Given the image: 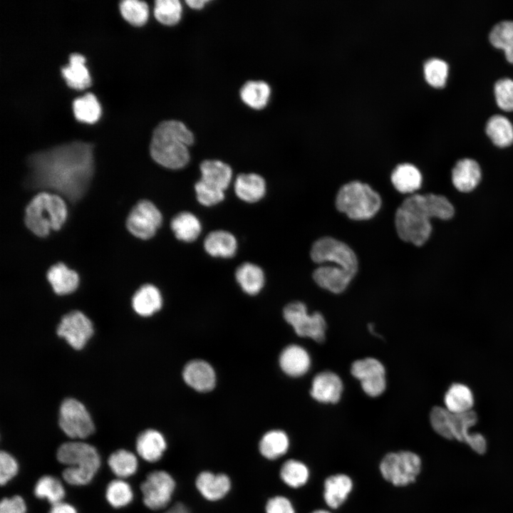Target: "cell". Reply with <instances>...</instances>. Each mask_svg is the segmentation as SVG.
I'll return each instance as SVG.
<instances>
[{
	"label": "cell",
	"instance_id": "ee69618b",
	"mask_svg": "<svg viewBox=\"0 0 513 513\" xmlns=\"http://www.w3.org/2000/svg\"><path fill=\"white\" fill-rule=\"evenodd\" d=\"M120 9L123 18L135 26H142L148 19V6L142 1L124 0L120 4Z\"/></svg>",
	"mask_w": 513,
	"mask_h": 513
},
{
	"label": "cell",
	"instance_id": "f5cc1de1",
	"mask_svg": "<svg viewBox=\"0 0 513 513\" xmlns=\"http://www.w3.org/2000/svg\"><path fill=\"white\" fill-rule=\"evenodd\" d=\"M48 513H78L76 509L69 503L61 502L51 505Z\"/></svg>",
	"mask_w": 513,
	"mask_h": 513
},
{
	"label": "cell",
	"instance_id": "f546056e",
	"mask_svg": "<svg viewBox=\"0 0 513 513\" xmlns=\"http://www.w3.org/2000/svg\"><path fill=\"white\" fill-rule=\"evenodd\" d=\"M62 76L68 86L82 90L90 85V77L85 66V58L78 53L70 56L69 64L61 68Z\"/></svg>",
	"mask_w": 513,
	"mask_h": 513
},
{
	"label": "cell",
	"instance_id": "9f6ffc18",
	"mask_svg": "<svg viewBox=\"0 0 513 513\" xmlns=\"http://www.w3.org/2000/svg\"><path fill=\"white\" fill-rule=\"evenodd\" d=\"M311 513H330V512L328 511H326V510H316Z\"/></svg>",
	"mask_w": 513,
	"mask_h": 513
},
{
	"label": "cell",
	"instance_id": "f35d334b",
	"mask_svg": "<svg viewBox=\"0 0 513 513\" xmlns=\"http://www.w3.org/2000/svg\"><path fill=\"white\" fill-rule=\"evenodd\" d=\"M489 41L494 47L502 49L507 61L513 63V21L497 24L490 31Z\"/></svg>",
	"mask_w": 513,
	"mask_h": 513
},
{
	"label": "cell",
	"instance_id": "8992f818",
	"mask_svg": "<svg viewBox=\"0 0 513 513\" xmlns=\"http://www.w3.org/2000/svg\"><path fill=\"white\" fill-rule=\"evenodd\" d=\"M382 204L380 195L368 184L351 181L338 191L336 207L353 220H366L373 217Z\"/></svg>",
	"mask_w": 513,
	"mask_h": 513
},
{
	"label": "cell",
	"instance_id": "9c48e42d",
	"mask_svg": "<svg viewBox=\"0 0 513 513\" xmlns=\"http://www.w3.org/2000/svg\"><path fill=\"white\" fill-rule=\"evenodd\" d=\"M58 425L72 439H84L95 431L91 416L84 405L74 398H66L59 408Z\"/></svg>",
	"mask_w": 513,
	"mask_h": 513
},
{
	"label": "cell",
	"instance_id": "30bf717a",
	"mask_svg": "<svg viewBox=\"0 0 513 513\" xmlns=\"http://www.w3.org/2000/svg\"><path fill=\"white\" fill-rule=\"evenodd\" d=\"M283 315L299 336L311 338L318 343L325 340L326 323L321 313L309 315L304 303L294 301L284 308Z\"/></svg>",
	"mask_w": 513,
	"mask_h": 513
},
{
	"label": "cell",
	"instance_id": "ba28073f",
	"mask_svg": "<svg viewBox=\"0 0 513 513\" xmlns=\"http://www.w3.org/2000/svg\"><path fill=\"white\" fill-rule=\"evenodd\" d=\"M420 467L419 456L409 451L388 453L380 464V471L383 478L399 487L414 482Z\"/></svg>",
	"mask_w": 513,
	"mask_h": 513
},
{
	"label": "cell",
	"instance_id": "60d3db41",
	"mask_svg": "<svg viewBox=\"0 0 513 513\" xmlns=\"http://www.w3.org/2000/svg\"><path fill=\"white\" fill-rule=\"evenodd\" d=\"M105 497L111 507L121 508L133 501V492L129 483L123 479L117 478L107 484Z\"/></svg>",
	"mask_w": 513,
	"mask_h": 513
},
{
	"label": "cell",
	"instance_id": "bcb514c9",
	"mask_svg": "<svg viewBox=\"0 0 513 513\" xmlns=\"http://www.w3.org/2000/svg\"><path fill=\"white\" fill-rule=\"evenodd\" d=\"M195 190L198 202L204 206H212L222 202L224 198V191L213 187L200 180L195 185Z\"/></svg>",
	"mask_w": 513,
	"mask_h": 513
},
{
	"label": "cell",
	"instance_id": "db71d44e",
	"mask_svg": "<svg viewBox=\"0 0 513 513\" xmlns=\"http://www.w3.org/2000/svg\"><path fill=\"white\" fill-rule=\"evenodd\" d=\"M164 513H190L187 507L182 502L175 504Z\"/></svg>",
	"mask_w": 513,
	"mask_h": 513
},
{
	"label": "cell",
	"instance_id": "5bb4252c",
	"mask_svg": "<svg viewBox=\"0 0 513 513\" xmlns=\"http://www.w3.org/2000/svg\"><path fill=\"white\" fill-rule=\"evenodd\" d=\"M57 335L74 349H82L93 333L90 320L82 312L73 311L64 315L59 323Z\"/></svg>",
	"mask_w": 513,
	"mask_h": 513
},
{
	"label": "cell",
	"instance_id": "1f68e13d",
	"mask_svg": "<svg viewBox=\"0 0 513 513\" xmlns=\"http://www.w3.org/2000/svg\"><path fill=\"white\" fill-rule=\"evenodd\" d=\"M170 226L176 238L185 242L196 240L202 230L199 219L190 212H181L176 214L172 219Z\"/></svg>",
	"mask_w": 513,
	"mask_h": 513
},
{
	"label": "cell",
	"instance_id": "6da1fadb",
	"mask_svg": "<svg viewBox=\"0 0 513 513\" xmlns=\"http://www.w3.org/2000/svg\"><path fill=\"white\" fill-rule=\"evenodd\" d=\"M29 187L53 190L70 201L80 200L93 176V147L76 141L36 152L28 158Z\"/></svg>",
	"mask_w": 513,
	"mask_h": 513
},
{
	"label": "cell",
	"instance_id": "c3c4849f",
	"mask_svg": "<svg viewBox=\"0 0 513 513\" xmlns=\"http://www.w3.org/2000/svg\"><path fill=\"white\" fill-rule=\"evenodd\" d=\"M451 413L446 408L435 406L430 414V420L433 430L442 437L451 440L450 423Z\"/></svg>",
	"mask_w": 513,
	"mask_h": 513
},
{
	"label": "cell",
	"instance_id": "8fae6325",
	"mask_svg": "<svg viewBox=\"0 0 513 513\" xmlns=\"http://www.w3.org/2000/svg\"><path fill=\"white\" fill-rule=\"evenodd\" d=\"M175 485L173 477L167 472L155 470L150 472L140 487L144 504L152 510L166 507L172 499Z\"/></svg>",
	"mask_w": 513,
	"mask_h": 513
},
{
	"label": "cell",
	"instance_id": "2e32d148",
	"mask_svg": "<svg viewBox=\"0 0 513 513\" xmlns=\"http://www.w3.org/2000/svg\"><path fill=\"white\" fill-rule=\"evenodd\" d=\"M342 391L340 377L331 371H323L314 378L310 394L318 402L336 403L340 400Z\"/></svg>",
	"mask_w": 513,
	"mask_h": 513
},
{
	"label": "cell",
	"instance_id": "4dcf8cb0",
	"mask_svg": "<svg viewBox=\"0 0 513 513\" xmlns=\"http://www.w3.org/2000/svg\"><path fill=\"white\" fill-rule=\"evenodd\" d=\"M445 408L452 413H462L472 410L474 396L470 388L462 383H453L444 397Z\"/></svg>",
	"mask_w": 513,
	"mask_h": 513
},
{
	"label": "cell",
	"instance_id": "277c9868",
	"mask_svg": "<svg viewBox=\"0 0 513 513\" xmlns=\"http://www.w3.org/2000/svg\"><path fill=\"white\" fill-rule=\"evenodd\" d=\"M56 459L66 468L63 480L68 484L83 486L89 484L100 469L101 459L97 449L82 441H68L57 449Z\"/></svg>",
	"mask_w": 513,
	"mask_h": 513
},
{
	"label": "cell",
	"instance_id": "d6986e66",
	"mask_svg": "<svg viewBox=\"0 0 513 513\" xmlns=\"http://www.w3.org/2000/svg\"><path fill=\"white\" fill-rule=\"evenodd\" d=\"M195 485L204 498L209 501H217L222 499L229 492L231 488V481L225 474H214L209 471H204L197 475Z\"/></svg>",
	"mask_w": 513,
	"mask_h": 513
},
{
	"label": "cell",
	"instance_id": "4fadbf2b",
	"mask_svg": "<svg viewBox=\"0 0 513 513\" xmlns=\"http://www.w3.org/2000/svg\"><path fill=\"white\" fill-rule=\"evenodd\" d=\"M351 373L360 380L362 389L369 396L377 397L386 388L385 368L375 358H366L354 361Z\"/></svg>",
	"mask_w": 513,
	"mask_h": 513
},
{
	"label": "cell",
	"instance_id": "5b68a950",
	"mask_svg": "<svg viewBox=\"0 0 513 513\" xmlns=\"http://www.w3.org/2000/svg\"><path fill=\"white\" fill-rule=\"evenodd\" d=\"M66 217V205L60 196L41 192L26 207L24 221L33 234L46 237L51 229H59Z\"/></svg>",
	"mask_w": 513,
	"mask_h": 513
},
{
	"label": "cell",
	"instance_id": "f907efd6",
	"mask_svg": "<svg viewBox=\"0 0 513 513\" xmlns=\"http://www.w3.org/2000/svg\"><path fill=\"white\" fill-rule=\"evenodd\" d=\"M26 511L25 500L20 495L4 497L0 502V513H26Z\"/></svg>",
	"mask_w": 513,
	"mask_h": 513
},
{
	"label": "cell",
	"instance_id": "f6af8a7d",
	"mask_svg": "<svg viewBox=\"0 0 513 513\" xmlns=\"http://www.w3.org/2000/svg\"><path fill=\"white\" fill-rule=\"evenodd\" d=\"M426 81L432 86L440 88L445 86L448 74V65L437 58H431L424 64Z\"/></svg>",
	"mask_w": 513,
	"mask_h": 513
},
{
	"label": "cell",
	"instance_id": "7bdbcfd3",
	"mask_svg": "<svg viewBox=\"0 0 513 513\" xmlns=\"http://www.w3.org/2000/svg\"><path fill=\"white\" fill-rule=\"evenodd\" d=\"M182 6L178 0H157L155 2L154 14L161 24L172 26L181 19Z\"/></svg>",
	"mask_w": 513,
	"mask_h": 513
},
{
	"label": "cell",
	"instance_id": "d4e9b609",
	"mask_svg": "<svg viewBox=\"0 0 513 513\" xmlns=\"http://www.w3.org/2000/svg\"><path fill=\"white\" fill-rule=\"evenodd\" d=\"M201 180L224 191L232 178V170L229 165L217 160H204L200 166Z\"/></svg>",
	"mask_w": 513,
	"mask_h": 513
},
{
	"label": "cell",
	"instance_id": "7402d4cb",
	"mask_svg": "<svg viewBox=\"0 0 513 513\" xmlns=\"http://www.w3.org/2000/svg\"><path fill=\"white\" fill-rule=\"evenodd\" d=\"M279 364L282 370L289 376L299 377L304 375L311 366L308 352L298 345L286 346L281 353Z\"/></svg>",
	"mask_w": 513,
	"mask_h": 513
},
{
	"label": "cell",
	"instance_id": "3957f363",
	"mask_svg": "<svg viewBox=\"0 0 513 513\" xmlns=\"http://www.w3.org/2000/svg\"><path fill=\"white\" fill-rule=\"evenodd\" d=\"M194 142V135L186 125L177 120L161 122L154 130L150 152L159 165L172 170L184 167L189 162L188 147Z\"/></svg>",
	"mask_w": 513,
	"mask_h": 513
},
{
	"label": "cell",
	"instance_id": "681fc988",
	"mask_svg": "<svg viewBox=\"0 0 513 513\" xmlns=\"http://www.w3.org/2000/svg\"><path fill=\"white\" fill-rule=\"evenodd\" d=\"M19 463L16 459L9 452L1 450L0 452V484L1 486L6 484L19 472Z\"/></svg>",
	"mask_w": 513,
	"mask_h": 513
},
{
	"label": "cell",
	"instance_id": "e575fe53",
	"mask_svg": "<svg viewBox=\"0 0 513 513\" xmlns=\"http://www.w3.org/2000/svg\"><path fill=\"white\" fill-rule=\"evenodd\" d=\"M108 465L112 472L119 479L133 475L138 467L136 455L125 449L113 452L108 458Z\"/></svg>",
	"mask_w": 513,
	"mask_h": 513
},
{
	"label": "cell",
	"instance_id": "4316f807",
	"mask_svg": "<svg viewBox=\"0 0 513 513\" xmlns=\"http://www.w3.org/2000/svg\"><path fill=\"white\" fill-rule=\"evenodd\" d=\"M162 304L159 289L152 284H145L138 289L132 299L134 311L141 316H150L158 311Z\"/></svg>",
	"mask_w": 513,
	"mask_h": 513
},
{
	"label": "cell",
	"instance_id": "44dd1931",
	"mask_svg": "<svg viewBox=\"0 0 513 513\" xmlns=\"http://www.w3.org/2000/svg\"><path fill=\"white\" fill-rule=\"evenodd\" d=\"M135 448L138 455L149 462L161 459L167 448L166 440L161 432L154 429H147L137 437Z\"/></svg>",
	"mask_w": 513,
	"mask_h": 513
},
{
	"label": "cell",
	"instance_id": "7dc6e473",
	"mask_svg": "<svg viewBox=\"0 0 513 513\" xmlns=\"http://www.w3.org/2000/svg\"><path fill=\"white\" fill-rule=\"evenodd\" d=\"M494 95L500 108L513 110V80L507 78L498 80L494 85Z\"/></svg>",
	"mask_w": 513,
	"mask_h": 513
},
{
	"label": "cell",
	"instance_id": "836d02e7",
	"mask_svg": "<svg viewBox=\"0 0 513 513\" xmlns=\"http://www.w3.org/2000/svg\"><path fill=\"white\" fill-rule=\"evenodd\" d=\"M289 447V440L280 430H273L266 432L259 443L261 455L268 460H276L286 453Z\"/></svg>",
	"mask_w": 513,
	"mask_h": 513
},
{
	"label": "cell",
	"instance_id": "9a60e30c",
	"mask_svg": "<svg viewBox=\"0 0 513 513\" xmlns=\"http://www.w3.org/2000/svg\"><path fill=\"white\" fill-rule=\"evenodd\" d=\"M477 420L476 413L470 410L462 413H451L450 431L451 440L455 439L465 442L477 453H484L486 450V440L480 433H471L469 429L475 425Z\"/></svg>",
	"mask_w": 513,
	"mask_h": 513
},
{
	"label": "cell",
	"instance_id": "d6a6232c",
	"mask_svg": "<svg viewBox=\"0 0 513 513\" xmlns=\"http://www.w3.org/2000/svg\"><path fill=\"white\" fill-rule=\"evenodd\" d=\"M235 277L242 290L249 295L258 294L264 284L263 270L250 262L242 264L236 270Z\"/></svg>",
	"mask_w": 513,
	"mask_h": 513
},
{
	"label": "cell",
	"instance_id": "ac0fdd59",
	"mask_svg": "<svg viewBox=\"0 0 513 513\" xmlns=\"http://www.w3.org/2000/svg\"><path fill=\"white\" fill-rule=\"evenodd\" d=\"M182 375L185 383L197 391H209L215 385L214 370L207 362L202 360H193L187 363Z\"/></svg>",
	"mask_w": 513,
	"mask_h": 513
},
{
	"label": "cell",
	"instance_id": "816d5d0a",
	"mask_svg": "<svg viewBox=\"0 0 513 513\" xmlns=\"http://www.w3.org/2000/svg\"><path fill=\"white\" fill-rule=\"evenodd\" d=\"M266 513H296L291 502L285 497L270 498L265 506Z\"/></svg>",
	"mask_w": 513,
	"mask_h": 513
},
{
	"label": "cell",
	"instance_id": "d590c367",
	"mask_svg": "<svg viewBox=\"0 0 513 513\" xmlns=\"http://www.w3.org/2000/svg\"><path fill=\"white\" fill-rule=\"evenodd\" d=\"M486 133L492 142L499 147H508L513 142V125L503 115L492 116L487 123Z\"/></svg>",
	"mask_w": 513,
	"mask_h": 513
},
{
	"label": "cell",
	"instance_id": "52a82bcc",
	"mask_svg": "<svg viewBox=\"0 0 513 513\" xmlns=\"http://www.w3.org/2000/svg\"><path fill=\"white\" fill-rule=\"evenodd\" d=\"M310 256L316 264L333 263L356 276L358 261L353 250L346 243L331 237H323L311 246Z\"/></svg>",
	"mask_w": 513,
	"mask_h": 513
},
{
	"label": "cell",
	"instance_id": "cb8c5ba5",
	"mask_svg": "<svg viewBox=\"0 0 513 513\" xmlns=\"http://www.w3.org/2000/svg\"><path fill=\"white\" fill-rule=\"evenodd\" d=\"M204 248L212 256L230 258L237 252V242L232 233L225 230H215L209 233L204 239Z\"/></svg>",
	"mask_w": 513,
	"mask_h": 513
},
{
	"label": "cell",
	"instance_id": "b9f144b4",
	"mask_svg": "<svg viewBox=\"0 0 513 513\" xmlns=\"http://www.w3.org/2000/svg\"><path fill=\"white\" fill-rule=\"evenodd\" d=\"M309 472L308 467L301 462L296 460H286L280 470V477L288 486L298 488L308 481Z\"/></svg>",
	"mask_w": 513,
	"mask_h": 513
},
{
	"label": "cell",
	"instance_id": "e0dca14e",
	"mask_svg": "<svg viewBox=\"0 0 513 513\" xmlns=\"http://www.w3.org/2000/svg\"><path fill=\"white\" fill-rule=\"evenodd\" d=\"M354 276L338 266H320L313 272L316 284L334 294L344 291Z\"/></svg>",
	"mask_w": 513,
	"mask_h": 513
},
{
	"label": "cell",
	"instance_id": "8d00e7d4",
	"mask_svg": "<svg viewBox=\"0 0 513 513\" xmlns=\"http://www.w3.org/2000/svg\"><path fill=\"white\" fill-rule=\"evenodd\" d=\"M33 494L38 499H46L51 505L63 502L66 492L63 483L54 476L45 475L36 481Z\"/></svg>",
	"mask_w": 513,
	"mask_h": 513
},
{
	"label": "cell",
	"instance_id": "11a10c76",
	"mask_svg": "<svg viewBox=\"0 0 513 513\" xmlns=\"http://www.w3.org/2000/svg\"><path fill=\"white\" fill-rule=\"evenodd\" d=\"M209 1V0H187L185 2L193 9H200Z\"/></svg>",
	"mask_w": 513,
	"mask_h": 513
},
{
	"label": "cell",
	"instance_id": "7a4b0ae2",
	"mask_svg": "<svg viewBox=\"0 0 513 513\" xmlns=\"http://www.w3.org/2000/svg\"><path fill=\"white\" fill-rule=\"evenodd\" d=\"M448 212L449 203L444 196L413 194L403 200L395 212L397 234L403 241L421 247L431 235L430 219L443 220Z\"/></svg>",
	"mask_w": 513,
	"mask_h": 513
},
{
	"label": "cell",
	"instance_id": "7c38bea8",
	"mask_svg": "<svg viewBox=\"0 0 513 513\" xmlns=\"http://www.w3.org/2000/svg\"><path fill=\"white\" fill-rule=\"evenodd\" d=\"M162 221V216L157 207L150 201L143 200L138 202L130 211L126 226L134 236L148 239L155 235Z\"/></svg>",
	"mask_w": 513,
	"mask_h": 513
},
{
	"label": "cell",
	"instance_id": "ab89813d",
	"mask_svg": "<svg viewBox=\"0 0 513 513\" xmlns=\"http://www.w3.org/2000/svg\"><path fill=\"white\" fill-rule=\"evenodd\" d=\"M73 109L76 119L87 123L96 122L101 113L100 105L97 98L90 93L75 99Z\"/></svg>",
	"mask_w": 513,
	"mask_h": 513
},
{
	"label": "cell",
	"instance_id": "603a6c76",
	"mask_svg": "<svg viewBox=\"0 0 513 513\" xmlns=\"http://www.w3.org/2000/svg\"><path fill=\"white\" fill-rule=\"evenodd\" d=\"M234 192L240 200L246 202H256L265 195L266 182L256 173H242L235 179Z\"/></svg>",
	"mask_w": 513,
	"mask_h": 513
},
{
	"label": "cell",
	"instance_id": "484cf974",
	"mask_svg": "<svg viewBox=\"0 0 513 513\" xmlns=\"http://www.w3.org/2000/svg\"><path fill=\"white\" fill-rule=\"evenodd\" d=\"M393 187L400 193H413L422 185L420 171L410 163L398 165L390 175Z\"/></svg>",
	"mask_w": 513,
	"mask_h": 513
},
{
	"label": "cell",
	"instance_id": "74e56055",
	"mask_svg": "<svg viewBox=\"0 0 513 513\" xmlns=\"http://www.w3.org/2000/svg\"><path fill=\"white\" fill-rule=\"evenodd\" d=\"M271 90L269 86L261 81H249L240 90L242 101L254 109L264 108L269 98Z\"/></svg>",
	"mask_w": 513,
	"mask_h": 513
},
{
	"label": "cell",
	"instance_id": "ffe728a7",
	"mask_svg": "<svg viewBox=\"0 0 513 513\" xmlns=\"http://www.w3.org/2000/svg\"><path fill=\"white\" fill-rule=\"evenodd\" d=\"M482 177L479 164L470 158L457 162L452 170V182L461 192H470L479 185Z\"/></svg>",
	"mask_w": 513,
	"mask_h": 513
},
{
	"label": "cell",
	"instance_id": "f1b7e54d",
	"mask_svg": "<svg viewBox=\"0 0 513 513\" xmlns=\"http://www.w3.org/2000/svg\"><path fill=\"white\" fill-rule=\"evenodd\" d=\"M47 279L54 292L58 295L73 292L79 283L78 274L62 263L56 264L49 269Z\"/></svg>",
	"mask_w": 513,
	"mask_h": 513
},
{
	"label": "cell",
	"instance_id": "83f0119b",
	"mask_svg": "<svg viewBox=\"0 0 513 513\" xmlns=\"http://www.w3.org/2000/svg\"><path fill=\"white\" fill-rule=\"evenodd\" d=\"M352 487L353 482L346 475L328 477L324 482L323 497L326 503L331 508H338L347 499Z\"/></svg>",
	"mask_w": 513,
	"mask_h": 513
}]
</instances>
